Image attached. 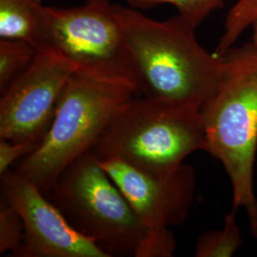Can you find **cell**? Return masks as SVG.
<instances>
[{
  "label": "cell",
  "instance_id": "7c38bea8",
  "mask_svg": "<svg viewBox=\"0 0 257 257\" xmlns=\"http://www.w3.org/2000/svg\"><path fill=\"white\" fill-rule=\"evenodd\" d=\"M36 55L37 49L26 41L0 39V93L27 71Z\"/></svg>",
  "mask_w": 257,
  "mask_h": 257
},
{
  "label": "cell",
  "instance_id": "5bb4252c",
  "mask_svg": "<svg viewBox=\"0 0 257 257\" xmlns=\"http://www.w3.org/2000/svg\"><path fill=\"white\" fill-rule=\"evenodd\" d=\"M134 8H149L159 4H170L178 14L198 27L217 10L222 9L226 0H127Z\"/></svg>",
  "mask_w": 257,
  "mask_h": 257
},
{
  "label": "cell",
  "instance_id": "8992f818",
  "mask_svg": "<svg viewBox=\"0 0 257 257\" xmlns=\"http://www.w3.org/2000/svg\"><path fill=\"white\" fill-rule=\"evenodd\" d=\"M64 55L76 72L128 86L141 94V83L110 0H87L69 8L45 6L37 48Z\"/></svg>",
  "mask_w": 257,
  "mask_h": 257
},
{
  "label": "cell",
  "instance_id": "9c48e42d",
  "mask_svg": "<svg viewBox=\"0 0 257 257\" xmlns=\"http://www.w3.org/2000/svg\"><path fill=\"white\" fill-rule=\"evenodd\" d=\"M118 186L146 231L176 227L183 223L193 205L195 172L182 164L168 172H149L118 158L100 159Z\"/></svg>",
  "mask_w": 257,
  "mask_h": 257
},
{
  "label": "cell",
  "instance_id": "6da1fadb",
  "mask_svg": "<svg viewBox=\"0 0 257 257\" xmlns=\"http://www.w3.org/2000/svg\"><path fill=\"white\" fill-rule=\"evenodd\" d=\"M141 83V94L200 110L216 90L222 58L198 42L196 26L177 14L148 18L134 7L114 4Z\"/></svg>",
  "mask_w": 257,
  "mask_h": 257
},
{
  "label": "cell",
  "instance_id": "30bf717a",
  "mask_svg": "<svg viewBox=\"0 0 257 257\" xmlns=\"http://www.w3.org/2000/svg\"><path fill=\"white\" fill-rule=\"evenodd\" d=\"M43 0H0V39L22 40L37 48Z\"/></svg>",
  "mask_w": 257,
  "mask_h": 257
},
{
  "label": "cell",
  "instance_id": "8fae6325",
  "mask_svg": "<svg viewBox=\"0 0 257 257\" xmlns=\"http://www.w3.org/2000/svg\"><path fill=\"white\" fill-rule=\"evenodd\" d=\"M232 210L225 215L223 228L204 232L197 239L194 255L196 257H230L243 245V240Z\"/></svg>",
  "mask_w": 257,
  "mask_h": 257
},
{
  "label": "cell",
  "instance_id": "4fadbf2b",
  "mask_svg": "<svg viewBox=\"0 0 257 257\" xmlns=\"http://www.w3.org/2000/svg\"><path fill=\"white\" fill-rule=\"evenodd\" d=\"M256 20L257 0H236L226 16L224 32L213 54L221 56L234 46L241 35Z\"/></svg>",
  "mask_w": 257,
  "mask_h": 257
},
{
  "label": "cell",
  "instance_id": "9a60e30c",
  "mask_svg": "<svg viewBox=\"0 0 257 257\" xmlns=\"http://www.w3.org/2000/svg\"><path fill=\"white\" fill-rule=\"evenodd\" d=\"M24 227L19 213L1 200L0 205V252L13 254L23 242Z\"/></svg>",
  "mask_w": 257,
  "mask_h": 257
},
{
  "label": "cell",
  "instance_id": "277c9868",
  "mask_svg": "<svg viewBox=\"0 0 257 257\" xmlns=\"http://www.w3.org/2000/svg\"><path fill=\"white\" fill-rule=\"evenodd\" d=\"M138 94L128 86L75 72L65 85L40 145L16 163L14 171L46 191L66 168L92 151L110 120Z\"/></svg>",
  "mask_w": 257,
  "mask_h": 257
},
{
  "label": "cell",
  "instance_id": "ba28073f",
  "mask_svg": "<svg viewBox=\"0 0 257 257\" xmlns=\"http://www.w3.org/2000/svg\"><path fill=\"white\" fill-rule=\"evenodd\" d=\"M1 200L17 211L24 227L17 257H110L75 230L42 190L17 172L1 175Z\"/></svg>",
  "mask_w": 257,
  "mask_h": 257
},
{
  "label": "cell",
  "instance_id": "7a4b0ae2",
  "mask_svg": "<svg viewBox=\"0 0 257 257\" xmlns=\"http://www.w3.org/2000/svg\"><path fill=\"white\" fill-rule=\"evenodd\" d=\"M220 57L217 88L200 109L206 152L224 167L232 188V210L246 211L257 238V46L252 41L234 45Z\"/></svg>",
  "mask_w": 257,
  "mask_h": 257
},
{
  "label": "cell",
  "instance_id": "5b68a950",
  "mask_svg": "<svg viewBox=\"0 0 257 257\" xmlns=\"http://www.w3.org/2000/svg\"><path fill=\"white\" fill-rule=\"evenodd\" d=\"M43 193L109 256L137 257L146 230L92 151L66 168Z\"/></svg>",
  "mask_w": 257,
  "mask_h": 257
},
{
  "label": "cell",
  "instance_id": "3957f363",
  "mask_svg": "<svg viewBox=\"0 0 257 257\" xmlns=\"http://www.w3.org/2000/svg\"><path fill=\"white\" fill-rule=\"evenodd\" d=\"M200 110L138 94L110 120L92 151L149 172H168L206 151Z\"/></svg>",
  "mask_w": 257,
  "mask_h": 257
},
{
  "label": "cell",
  "instance_id": "e0dca14e",
  "mask_svg": "<svg viewBox=\"0 0 257 257\" xmlns=\"http://www.w3.org/2000/svg\"><path fill=\"white\" fill-rule=\"evenodd\" d=\"M42 139L10 141L0 138V175L6 174L12 165L31 155L40 145Z\"/></svg>",
  "mask_w": 257,
  "mask_h": 257
},
{
  "label": "cell",
  "instance_id": "52a82bcc",
  "mask_svg": "<svg viewBox=\"0 0 257 257\" xmlns=\"http://www.w3.org/2000/svg\"><path fill=\"white\" fill-rule=\"evenodd\" d=\"M75 72V66L57 51L37 48L33 64L1 93L0 138L43 139L65 85Z\"/></svg>",
  "mask_w": 257,
  "mask_h": 257
},
{
  "label": "cell",
  "instance_id": "ac0fdd59",
  "mask_svg": "<svg viewBox=\"0 0 257 257\" xmlns=\"http://www.w3.org/2000/svg\"><path fill=\"white\" fill-rule=\"evenodd\" d=\"M251 31H252V35H251V41L257 46V20L254 21L251 24Z\"/></svg>",
  "mask_w": 257,
  "mask_h": 257
},
{
  "label": "cell",
  "instance_id": "2e32d148",
  "mask_svg": "<svg viewBox=\"0 0 257 257\" xmlns=\"http://www.w3.org/2000/svg\"><path fill=\"white\" fill-rule=\"evenodd\" d=\"M176 243L170 229L147 230L137 257H171Z\"/></svg>",
  "mask_w": 257,
  "mask_h": 257
}]
</instances>
